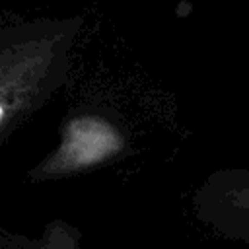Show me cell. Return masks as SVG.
<instances>
[{
	"mask_svg": "<svg viewBox=\"0 0 249 249\" xmlns=\"http://www.w3.org/2000/svg\"><path fill=\"white\" fill-rule=\"evenodd\" d=\"M82 27V16L2 23L0 146L66 84Z\"/></svg>",
	"mask_w": 249,
	"mask_h": 249,
	"instance_id": "1",
	"label": "cell"
},
{
	"mask_svg": "<svg viewBox=\"0 0 249 249\" xmlns=\"http://www.w3.org/2000/svg\"><path fill=\"white\" fill-rule=\"evenodd\" d=\"M58 134L56 148L29 171V181H54L89 171L119 160L128 148L124 130L115 119L99 111L68 115Z\"/></svg>",
	"mask_w": 249,
	"mask_h": 249,
	"instance_id": "2",
	"label": "cell"
},
{
	"mask_svg": "<svg viewBox=\"0 0 249 249\" xmlns=\"http://www.w3.org/2000/svg\"><path fill=\"white\" fill-rule=\"evenodd\" d=\"M200 226L216 237L249 245V165H228L208 173L191 196Z\"/></svg>",
	"mask_w": 249,
	"mask_h": 249,
	"instance_id": "3",
	"label": "cell"
},
{
	"mask_svg": "<svg viewBox=\"0 0 249 249\" xmlns=\"http://www.w3.org/2000/svg\"><path fill=\"white\" fill-rule=\"evenodd\" d=\"M0 249H84L82 230L66 220H51L37 235L0 228Z\"/></svg>",
	"mask_w": 249,
	"mask_h": 249,
	"instance_id": "4",
	"label": "cell"
}]
</instances>
